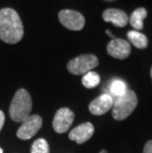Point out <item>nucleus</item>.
Returning a JSON list of instances; mask_svg holds the SVG:
<instances>
[{
  "mask_svg": "<svg viewBox=\"0 0 152 153\" xmlns=\"http://www.w3.org/2000/svg\"><path fill=\"white\" fill-rule=\"evenodd\" d=\"M24 36L23 23L17 11L12 8L0 10V40L7 44H17Z\"/></svg>",
  "mask_w": 152,
  "mask_h": 153,
  "instance_id": "f257e3e1",
  "label": "nucleus"
},
{
  "mask_svg": "<svg viewBox=\"0 0 152 153\" xmlns=\"http://www.w3.org/2000/svg\"><path fill=\"white\" fill-rule=\"evenodd\" d=\"M32 107L33 103L29 92L25 89H19L12 99L9 108V116L16 123H23L31 116Z\"/></svg>",
  "mask_w": 152,
  "mask_h": 153,
  "instance_id": "f03ea898",
  "label": "nucleus"
},
{
  "mask_svg": "<svg viewBox=\"0 0 152 153\" xmlns=\"http://www.w3.org/2000/svg\"><path fill=\"white\" fill-rule=\"evenodd\" d=\"M137 96L132 90H128L125 95L114 99L112 108L113 118L117 120H124L131 115L137 106Z\"/></svg>",
  "mask_w": 152,
  "mask_h": 153,
  "instance_id": "7ed1b4c3",
  "label": "nucleus"
},
{
  "mask_svg": "<svg viewBox=\"0 0 152 153\" xmlns=\"http://www.w3.org/2000/svg\"><path fill=\"white\" fill-rule=\"evenodd\" d=\"M99 65V59L96 55L87 53L81 54L67 63V70L74 75L86 74Z\"/></svg>",
  "mask_w": 152,
  "mask_h": 153,
  "instance_id": "20e7f679",
  "label": "nucleus"
},
{
  "mask_svg": "<svg viewBox=\"0 0 152 153\" xmlns=\"http://www.w3.org/2000/svg\"><path fill=\"white\" fill-rule=\"evenodd\" d=\"M60 24L71 31H81L85 26V18L78 11L63 9L59 13Z\"/></svg>",
  "mask_w": 152,
  "mask_h": 153,
  "instance_id": "39448f33",
  "label": "nucleus"
},
{
  "mask_svg": "<svg viewBox=\"0 0 152 153\" xmlns=\"http://www.w3.org/2000/svg\"><path fill=\"white\" fill-rule=\"evenodd\" d=\"M42 126H43V119L38 115H31L22 123L17 131V136L23 140H28L39 131Z\"/></svg>",
  "mask_w": 152,
  "mask_h": 153,
  "instance_id": "423d86ee",
  "label": "nucleus"
},
{
  "mask_svg": "<svg viewBox=\"0 0 152 153\" xmlns=\"http://www.w3.org/2000/svg\"><path fill=\"white\" fill-rule=\"evenodd\" d=\"M74 120V113L68 108H61L56 112L53 120V128L57 133L66 132Z\"/></svg>",
  "mask_w": 152,
  "mask_h": 153,
  "instance_id": "0eeeda50",
  "label": "nucleus"
},
{
  "mask_svg": "<svg viewBox=\"0 0 152 153\" xmlns=\"http://www.w3.org/2000/svg\"><path fill=\"white\" fill-rule=\"evenodd\" d=\"M107 51L109 55L117 59H125L131 53L130 44L124 39H114L107 45Z\"/></svg>",
  "mask_w": 152,
  "mask_h": 153,
  "instance_id": "6e6552de",
  "label": "nucleus"
},
{
  "mask_svg": "<svg viewBox=\"0 0 152 153\" xmlns=\"http://www.w3.org/2000/svg\"><path fill=\"white\" fill-rule=\"evenodd\" d=\"M113 104H114V99L111 95L102 94L90 103L89 111L95 116H101L113 108Z\"/></svg>",
  "mask_w": 152,
  "mask_h": 153,
  "instance_id": "1a4fd4ad",
  "label": "nucleus"
},
{
  "mask_svg": "<svg viewBox=\"0 0 152 153\" xmlns=\"http://www.w3.org/2000/svg\"><path fill=\"white\" fill-rule=\"evenodd\" d=\"M94 133V126L91 123H84L80 126L74 128L69 132L68 137L70 140L75 141L77 144H82V143L88 141L92 137Z\"/></svg>",
  "mask_w": 152,
  "mask_h": 153,
  "instance_id": "9d476101",
  "label": "nucleus"
},
{
  "mask_svg": "<svg viewBox=\"0 0 152 153\" xmlns=\"http://www.w3.org/2000/svg\"><path fill=\"white\" fill-rule=\"evenodd\" d=\"M103 19L105 22L112 23L116 27L124 28L128 23V14L125 11L117 8H108L103 12Z\"/></svg>",
  "mask_w": 152,
  "mask_h": 153,
  "instance_id": "9b49d317",
  "label": "nucleus"
},
{
  "mask_svg": "<svg viewBox=\"0 0 152 153\" xmlns=\"http://www.w3.org/2000/svg\"><path fill=\"white\" fill-rule=\"evenodd\" d=\"M147 17V10L143 7L136 8L131 13L130 17L128 18L129 24L135 31H141L143 29V21Z\"/></svg>",
  "mask_w": 152,
  "mask_h": 153,
  "instance_id": "f8f14e48",
  "label": "nucleus"
},
{
  "mask_svg": "<svg viewBox=\"0 0 152 153\" xmlns=\"http://www.w3.org/2000/svg\"><path fill=\"white\" fill-rule=\"evenodd\" d=\"M128 39L130 43L136 48L144 50L148 47V38L144 34L140 33L138 31L131 30L128 32Z\"/></svg>",
  "mask_w": 152,
  "mask_h": 153,
  "instance_id": "ddd939ff",
  "label": "nucleus"
},
{
  "mask_svg": "<svg viewBox=\"0 0 152 153\" xmlns=\"http://www.w3.org/2000/svg\"><path fill=\"white\" fill-rule=\"evenodd\" d=\"M101 78L100 75L95 71H89L86 74H84L82 77V84L84 87L88 88V89H92L99 85Z\"/></svg>",
  "mask_w": 152,
  "mask_h": 153,
  "instance_id": "4468645a",
  "label": "nucleus"
},
{
  "mask_svg": "<svg viewBox=\"0 0 152 153\" xmlns=\"http://www.w3.org/2000/svg\"><path fill=\"white\" fill-rule=\"evenodd\" d=\"M110 91H111V93L116 97V98H117V97H121L122 95H125V92L128 91L127 84H125L122 80L116 79L111 83Z\"/></svg>",
  "mask_w": 152,
  "mask_h": 153,
  "instance_id": "2eb2a0df",
  "label": "nucleus"
},
{
  "mask_svg": "<svg viewBox=\"0 0 152 153\" xmlns=\"http://www.w3.org/2000/svg\"><path fill=\"white\" fill-rule=\"evenodd\" d=\"M31 153H50V146L46 139L39 138L32 145Z\"/></svg>",
  "mask_w": 152,
  "mask_h": 153,
  "instance_id": "dca6fc26",
  "label": "nucleus"
},
{
  "mask_svg": "<svg viewBox=\"0 0 152 153\" xmlns=\"http://www.w3.org/2000/svg\"><path fill=\"white\" fill-rule=\"evenodd\" d=\"M143 153H152V140L146 142L143 148Z\"/></svg>",
  "mask_w": 152,
  "mask_h": 153,
  "instance_id": "f3484780",
  "label": "nucleus"
},
{
  "mask_svg": "<svg viewBox=\"0 0 152 153\" xmlns=\"http://www.w3.org/2000/svg\"><path fill=\"white\" fill-rule=\"evenodd\" d=\"M4 122H5V115L2 111H0V131H1L3 126H4Z\"/></svg>",
  "mask_w": 152,
  "mask_h": 153,
  "instance_id": "a211bd4d",
  "label": "nucleus"
},
{
  "mask_svg": "<svg viewBox=\"0 0 152 153\" xmlns=\"http://www.w3.org/2000/svg\"><path fill=\"white\" fill-rule=\"evenodd\" d=\"M106 33H107V34H108V36H110V37H111V38L113 39V40H114V39H116V38L114 37V36H113V35H112V33H111V32H110L109 30H107V31H106Z\"/></svg>",
  "mask_w": 152,
  "mask_h": 153,
  "instance_id": "6ab92c4d",
  "label": "nucleus"
},
{
  "mask_svg": "<svg viewBox=\"0 0 152 153\" xmlns=\"http://www.w3.org/2000/svg\"><path fill=\"white\" fill-rule=\"evenodd\" d=\"M106 2H113V1H116V0H104Z\"/></svg>",
  "mask_w": 152,
  "mask_h": 153,
  "instance_id": "aec40b11",
  "label": "nucleus"
},
{
  "mask_svg": "<svg viewBox=\"0 0 152 153\" xmlns=\"http://www.w3.org/2000/svg\"><path fill=\"white\" fill-rule=\"evenodd\" d=\"M150 76H151V79H152V67H151V69H150Z\"/></svg>",
  "mask_w": 152,
  "mask_h": 153,
  "instance_id": "412c9836",
  "label": "nucleus"
},
{
  "mask_svg": "<svg viewBox=\"0 0 152 153\" xmlns=\"http://www.w3.org/2000/svg\"><path fill=\"white\" fill-rule=\"evenodd\" d=\"M100 153H108V152H107L106 150H102L101 152H100Z\"/></svg>",
  "mask_w": 152,
  "mask_h": 153,
  "instance_id": "4be33fe9",
  "label": "nucleus"
},
{
  "mask_svg": "<svg viewBox=\"0 0 152 153\" xmlns=\"http://www.w3.org/2000/svg\"><path fill=\"white\" fill-rule=\"evenodd\" d=\"M0 153H3V150H2V148L0 147Z\"/></svg>",
  "mask_w": 152,
  "mask_h": 153,
  "instance_id": "5701e85b",
  "label": "nucleus"
}]
</instances>
